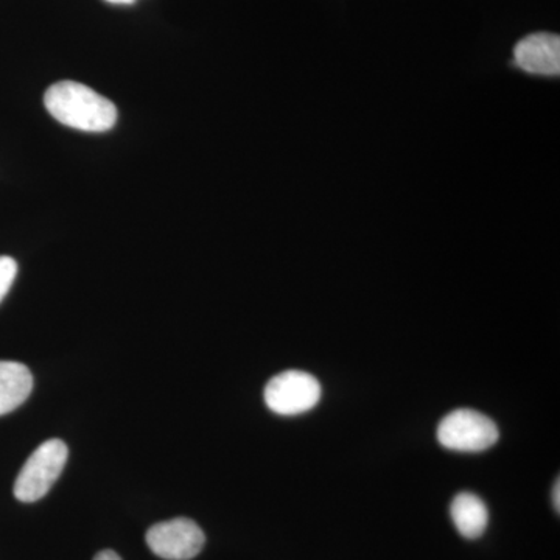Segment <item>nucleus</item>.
<instances>
[{"label":"nucleus","instance_id":"20e7f679","mask_svg":"<svg viewBox=\"0 0 560 560\" xmlns=\"http://www.w3.org/2000/svg\"><path fill=\"white\" fill-rule=\"evenodd\" d=\"M265 404L280 416H298L319 404L320 385L304 371H285L272 377L265 386Z\"/></svg>","mask_w":560,"mask_h":560},{"label":"nucleus","instance_id":"1a4fd4ad","mask_svg":"<svg viewBox=\"0 0 560 560\" xmlns=\"http://www.w3.org/2000/svg\"><path fill=\"white\" fill-rule=\"evenodd\" d=\"M18 275L16 260L11 257L0 256V302L9 293L11 285H13L14 279Z\"/></svg>","mask_w":560,"mask_h":560},{"label":"nucleus","instance_id":"9d476101","mask_svg":"<svg viewBox=\"0 0 560 560\" xmlns=\"http://www.w3.org/2000/svg\"><path fill=\"white\" fill-rule=\"evenodd\" d=\"M94 560H121L120 556L116 551L105 550L98 552Z\"/></svg>","mask_w":560,"mask_h":560},{"label":"nucleus","instance_id":"7ed1b4c3","mask_svg":"<svg viewBox=\"0 0 560 560\" xmlns=\"http://www.w3.org/2000/svg\"><path fill=\"white\" fill-rule=\"evenodd\" d=\"M499 438L500 431L492 419L467 408L452 411L438 427V441L453 452H485L493 447Z\"/></svg>","mask_w":560,"mask_h":560},{"label":"nucleus","instance_id":"423d86ee","mask_svg":"<svg viewBox=\"0 0 560 560\" xmlns=\"http://www.w3.org/2000/svg\"><path fill=\"white\" fill-rule=\"evenodd\" d=\"M518 68L534 75L558 77L560 72V38L552 33L526 36L514 49Z\"/></svg>","mask_w":560,"mask_h":560},{"label":"nucleus","instance_id":"f8f14e48","mask_svg":"<svg viewBox=\"0 0 560 560\" xmlns=\"http://www.w3.org/2000/svg\"><path fill=\"white\" fill-rule=\"evenodd\" d=\"M106 2L114 3V5H131L136 0H106Z\"/></svg>","mask_w":560,"mask_h":560},{"label":"nucleus","instance_id":"f257e3e1","mask_svg":"<svg viewBox=\"0 0 560 560\" xmlns=\"http://www.w3.org/2000/svg\"><path fill=\"white\" fill-rule=\"evenodd\" d=\"M44 105L54 119L80 131H109L117 121L116 105L77 81L51 84L44 95Z\"/></svg>","mask_w":560,"mask_h":560},{"label":"nucleus","instance_id":"39448f33","mask_svg":"<svg viewBox=\"0 0 560 560\" xmlns=\"http://www.w3.org/2000/svg\"><path fill=\"white\" fill-rule=\"evenodd\" d=\"M206 536L190 518H173L156 523L147 533V544L158 558L190 560L200 555Z\"/></svg>","mask_w":560,"mask_h":560},{"label":"nucleus","instance_id":"0eeeda50","mask_svg":"<svg viewBox=\"0 0 560 560\" xmlns=\"http://www.w3.org/2000/svg\"><path fill=\"white\" fill-rule=\"evenodd\" d=\"M33 389V375L25 364L0 361V416L20 408Z\"/></svg>","mask_w":560,"mask_h":560},{"label":"nucleus","instance_id":"6e6552de","mask_svg":"<svg viewBox=\"0 0 560 560\" xmlns=\"http://www.w3.org/2000/svg\"><path fill=\"white\" fill-rule=\"evenodd\" d=\"M451 515L456 529L466 539H478L488 528V506L475 493H458L452 501Z\"/></svg>","mask_w":560,"mask_h":560},{"label":"nucleus","instance_id":"9b49d317","mask_svg":"<svg viewBox=\"0 0 560 560\" xmlns=\"http://www.w3.org/2000/svg\"><path fill=\"white\" fill-rule=\"evenodd\" d=\"M559 490H560V485H559V480H558V481H556L555 490H552V503H555L556 511H558V512L560 510Z\"/></svg>","mask_w":560,"mask_h":560},{"label":"nucleus","instance_id":"f03ea898","mask_svg":"<svg viewBox=\"0 0 560 560\" xmlns=\"http://www.w3.org/2000/svg\"><path fill=\"white\" fill-rule=\"evenodd\" d=\"M68 445L60 440H50L40 444L31 458L25 460L16 481L14 497L22 503H35L49 493L51 486L60 478L68 463Z\"/></svg>","mask_w":560,"mask_h":560}]
</instances>
